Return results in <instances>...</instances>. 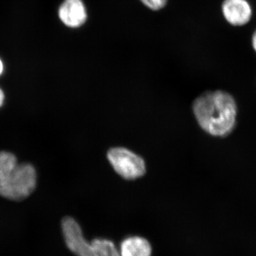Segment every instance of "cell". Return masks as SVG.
<instances>
[{
  "mask_svg": "<svg viewBox=\"0 0 256 256\" xmlns=\"http://www.w3.org/2000/svg\"><path fill=\"white\" fill-rule=\"evenodd\" d=\"M150 244L139 236L129 237L121 242L120 256H151Z\"/></svg>",
  "mask_w": 256,
  "mask_h": 256,
  "instance_id": "7",
  "label": "cell"
},
{
  "mask_svg": "<svg viewBox=\"0 0 256 256\" xmlns=\"http://www.w3.org/2000/svg\"><path fill=\"white\" fill-rule=\"evenodd\" d=\"M222 10L224 18L233 26H244L252 20V8L247 0H224Z\"/></svg>",
  "mask_w": 256,
  "mask_h": 256,
  "instance_id": "6",
  "label": "cell"
},
{
  "mask_svg": "<svg viewBox=\"0 0 256 256\" xmlns=\"http://www.w3.org/2000/svg\"><path fill=\"white\" fill-rule=\"evenodd\" d=\"M58 18L67 28H78L87 23L88 12L84 0H64L58 8Z\"/></svg>",
  "mask_w": 256,
  "mask_h": 256,
  "instance_id": "5",
  "label": "cell"
},
{
  "mask_svg": "<svg viewBox=\"0 0 256 256\" xmlns=\"http://www.w3.org/2000/svg\"><path fill=\"white\" fill-rule=\"evenodd\" d=\"M62 230L66 244L78 256H120L114 244L107 239L96 238L88 242L80 226L72 217L62 220Z\"/></svg>",
  "mask_w": 256,
  "mask_h": 256,
  "instance_id": "3",
  "label": "cell"
},
{
  "mask_svg": "<svg viewBox=\"0 0 256 256\" xmlns=\"http://www.w3.org/2000/svg\"><path fill=\"white\" fill-rule=\"evenodd\" d=\"M252 48H254V50H255V52H256V31L254 32V35H252Z\"/></svg>",
  "mask_w": 256,
  "mask_h": 256,
  "instance_id": "9",
  "label": "cell"
},
{
  "mask_svg": "<svg viewBox=\"0 0 256 256\" xmlns=\"http://www.w3.org/2000/svg\"><path fill=\"white\" fill-rule=\"evenodd\" d=\"M108 159L114 171L126 180H136L146 173L144 160L127 148H114L109 150Z\"/></svg>",
  "mask_w": 256,
  "mask_h": 256,
  "instance_id": "4",
  "label": "cell"
},
{
  "mask_svg": "<svg viewBox=\"0 0 256 256\" xmlns=\"http://www.w3.org/2000/svg\"><path fill=\"white\" fill-rule=\"evenodd\" d=\"M36 170L31 164H18L9 152H0V196L13 201H22L36 186Z\"/></svg>",
  "mask_w": 256,
  "mask_h": 256,
  "instance_id": "2",
  "label": "cell"
},
{
  "mask_svg": "<svg viewBox=\"0 0 256 256\" xmlns=\"http://www.w3.org/2000/svg\"><path fill=\"white\" fill-rule=\"evenodd\" d=\"M4 100V94L1 88H0V107L2 106Z\"/></svg>",
  "mask_w": 256,
  "mask_h": 256,
  "instance_id": "10",
  "label": "cell"
},
{
  "mask_svg": "<svg viewBox=\"0 0 256 256\" xmlns=\"http://www.w3.org/2000/svg\"><path fill=\"white\" fill-rule=\"evenodd\" d=\"M3 72V64L2 62V60H0V75H1L2 73Z\"/></svg>",
  "mask_w": 256,
  "mask_h": 256,
  "instance_id": "11",
  "label": "cell"
},
{
  "mask_svg": "<svg viewBox=\"0 0 256 256\" xmlns=\"http://www.w3.org/2000/svg\"><path fill=\"white\" fill-rule=\"evenodd\" d=\"M193 110L202 129L212 136L224 137L235 127L236 104L227 92L218 90L203 94L195 100Z\"/></svg>",
  "mask_w": 256,
  "mask_h": 256,
  "instance_id": "1",
  "label": "cell"
},
{
  "mask_svg": "<svg viewBox=\"0 0 256 256\" xmlns=\"http://www.w3.org/2000/svg\"><path fill=\"white\" fill-rule=\"evenodd\" d=\"M143 6L152 12H160L166 8L169 0H140Z\"/></svg>",
  "mask_w": 256,
  "mask_h": 256,
  "instance_id": "8",
  "label": "cell"
}]
</instances>
